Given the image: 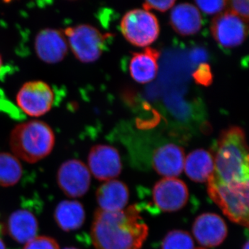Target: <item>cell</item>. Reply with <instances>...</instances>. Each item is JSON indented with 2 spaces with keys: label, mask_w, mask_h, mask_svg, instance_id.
<instances>
[{
  "label": "cell",
  "mask_w": 249,
  "mask_h": 249,
  "mask_svg": "<svg viewBox=\"0 0 249 249\" xmlns=\"http://www.w3.org/2000/svg\"><path fill=\"white\" fill-rule=\"evenodd\" d=\"M35 50L37 57L48 64L62 61L69 50L68 42L61 31L42 29L36 36Z\"/></svg>",
  "instance_id": "obj_11"
},
{
  "label": "cell",
  "mask_w": 249,
  "mask_h": 249,
  "mask_svg": "<svg viewBox=\"0 0 249 249\" xmlns=\"http://www.w3.org/2000/svg\"><path fill=\"white\" fill-rule=\"evenodd\" d=\"M160 54L157 49L150 47H147L143 52L132 53L129 67L132 78L142 84L155 79L158 72Z\"/></svg>",
  "instance_id": "obj_16"
},
{
  "label": "cell",
  "mask_w": 249,
  "mask_h": 249,
  "mask_svg": "<svg viewBox=\"0 0 249 249\" xmlns=\"http://www.w3.org/2000/svg\"><path fill=\"white\" fill-rule=\"evenodd\" d=\"M22 164L17 157L0 152V186L7 188L17 184L22 176Z\"/></svg>",
  "instance_id": "obj_20"
},
{
  "label": "cell",
  "mask_w": 249,
  "mask_h": 249,
  "mask_svg": "<svg viewBox=\"0 0 249 249\" xmlns=\"http://www.w3.org/2000/svg\"><path fill=\"white\" fill-rule=\"evenodd\" d=\"M96 196L100 209L117 212L124 210L128 203L129 192L125 183L112 179L100 186Z\"/></svg>",
  "instance_id": "obj_14"
},
{
  "label": "cell",
  "mask_w": 249,
  "mask_h": 249,
  "mask_svg": "<svg viewBox=\"0 0 249 249\" xmlns=\"http://www.w3.org/2000/svg\"><path fill=\"white\" fill-rule=\"evenodd\" d=\"M196 4L205 14L213 15L221 14L228 4L227 1H196Z\"/></svg>",
  "instance_id": "obj_23"
},
{
  "label": "cell",
  "mask_w": 249,
  "mask_h": 249,
  "mask_svg": "<svg viewBox=\"0 0 249 249\" xmlns=\"http://www.w3.org/2000/svg\"><path fill=\"white\" fill-rule=\"evenodd\" d=\"M88 166L90 173L99 181L112 180L121 173L120 154L110 145H94L88 155Z\"/></svg>",
  "instance_id": "obj_10"
},
{
  "label": "cell",
  "mask_w": 249,
  "mask_h": 249,
  "mask_svg": "<svg viewBox=\"0 0 249 249\" xmlns=\"http://www.w3.org/2000/svg\"><path fill=\"white\" fill-rule=\"evenodd\" d=\"M2 58H1V55H0V70H1V67H2Z\"/></svg>",
  "instance_id": "obj_29"
},
{
  "label": "cell",
  "mask_w": 249,
  "mask_h": 249,
  "mask_svg": "<svg viewBox=\"0 0 249 249\" xmlns=\"http://www.w3.org/2000/svg\"><path fill=\"white\" fill-rule=\"evenodd\" d=\"M63 34L72 53L77 60L84 63L96 61L102 55L106 39L110 37V35H103L89 24L67 28Z\"/></svg>",
  "instance_id": "obj_4"
},
{
  "label": "cell",
  "mask_w": 249,
  "mask_h": 249,
  "mask_svg": "<svg viewBox=\"0 0 249 249\" xmlns=\"http://www.w3.org/2000/svg\"><path fill=\"white\" fill-rule=\"evenodd\" d=\"M185 159L182 147L174 143L166 144L154 152L152 165L160 175L167 178H175L182 173Z\"/></svg>",
  "instance_id": "obj_13"
},
{
  "label": "cell",
  "mask_w": 249,
  "mask_h": 249,
  "mask_svg": "<svg viewBox=\"0 0 249 249\" xmlns=\"http://www.w3.org/2000/svg\"><path fill=\"white\" fill-rule=\"evenodd\" d=\"M175 1L168 0V1H146L142 4V7L145 11L149 10H156L160 12H165L171 9L175 5Z\"/></svg>",
  "instance_id": "obj_26"
},
{
  "label": "cell",
  "mask_w": 249,
  "mask_h": 249,
  "mask_svg": "<svg viewBox=\"0 0 249 249\" xmlns=\"http://www.w3.org/2000/svg\"><path fill=\"white\" fill-rule=\"evenodd\" d=\"M23 249H60L58 242L48 236H36L24 245Z\"/></svg>",
  "instance_id": "obj_22"
},
{
  "label": "cell",
  "mask_w": 249,
  "mask_h": 249,
  "mask_svg": "<svg viewBox=\"0 0 249 249\" xmlns=\"http://www.w3.org/2000/svg\"><path fill=\"white\" fill-rule=\"evenodd\" d=\"M243 249H249L248 241H247V242H246L245 245H244Z\"/></svg>",
  "instance_id": "obj_28"
},
{
  "label": "cell",
  "mask_w": 249,
  "mask_h": 249,
  "mask_svg": "<svg viewBox=\"0 0 249 249\" xmlns=\"http://www.w3.org/2000/svg\"><path fill=\"white\" fill-rule=\"evenodd\" d=\"M228 4L230 7L229 11L237 15L246 22H249V1L233 0V1H228Z\"/></svg>",
  "instance_id": "obj_25"
},
{
  "label": "cell",
  "mask_w": 249,
  "mask_h": 249,
  "mask_svg": "<svg viewBox=\"0 0 249 249\" xmlns=\"http://www.w3.org/2000/svg\"><path fill=\"white\" fill-rule=\"evenodd\" d=\"M85 217L86 214L83 204L76 200L61 201L54 213L57 225L65 232L79 229L84 224Z\"/></svg>",
  "instance_id": "obj_19"
},
{
  "label": "cell",
  "mask_w": 249,
  "mask_h": 249,
  "mask_svg": "<svg viewBox=\"0 0 249 249\" xmlns=\"http://www.w3.org/2000/svg\"><path fill=\"white\" fill-rule=\"evenodd\" d=\"M170 23L175 32L181 36H189L200 31L202 20L200 12L196 6L181 3L172 10Z\"/></svg>",
  "instance_id": "obj_15"
},
{
  "label": "cell",
  "mask_w": 249,
  "mask_h": 249,
  "mask_svg": "<svg viewBox=\"0 0 249 249\" xmlns=\"http://www.w3.org/2000/svg\"><path fill=\"white\" fill-rule=\"evenodd\" d=\"M57 183L65 196L70 198L81 197L89 191L91 173L81 160H68L59 168Z\"/></svg>",
  "instance_id": "obj_8"
},
{
  "label": "cell",
  "mask_w": 249,
  "mask_h": 249,
  "mask_svg": "<svg viewBox=\"0 0 249 249\" xmlns=\"http://www.w3.org/2000/svg\"><path fill=\"white\" fill-rule=\"evenodd\" d=\"M64 249H78L74 248V247H67V248H65Z\"/></svg>",
  "instance_id": "obj_30"
},
{
  "label": "cell",
  "mask_w": 249,
  "mask_h": 249,
  "mask_svg": "<svg viewBox=\"0 0 249 249\" xmlns=\"http://www.w3.org/2000/svg\"><path fill=\"white\" fill-rule=\"evenodd\" d=\"M55 134L47 123L34 120L22 123L13 129L10 147L18 160L35 163L50 155L55 146Z\"/></svg>",
  "instance_id": "obj_3"
},
{
  "label": "cell",
  "mask_w": 249,
  "mask_h": 249,
  "mask_svg": "<svg viewBox=\"0 0 249 249\" xmlns=\"http://www.w3.org/2000/svg\"><path fill=\"white\" fill-rule=\"evenodd\" d=\"M193 232L200 245L206 247H215L225 240L228 229L220 216L208 213L196 218L193 224Z\"/></svg>",
  "instance_id": "obj_12"
},
{
  "label": "cell",
  "mask_w": 249,
  "mask_h": 249,
  "mask_svg": "<svg viewBox=\"0 0 249 249\" xmlns=\"http://www.w3.org/2000/svg\"><path fill=\"white\" fill-rule=\"evenodd\" d=\"M0 249H6V246L4 245V242L0 238Z\"/></svg>",
  "instance_id": "obj_27"
},
{
  "label": "cell",
  "mask_w": 249,
  "mask_h": 249,
  "mask_svg": "<svg viewBox=\"0 0 249 249\" xmlns=\"http://www.w3.org/2000/svg\"><path fill=\"white\" fill-rule=\"evenodd\" d=\"M247 23L229 10L213 19L211 34L219 45L225 48H234L242 45L247 38Z\"/></svg>",
  "instance_id": "obj_7"
},
{
  "label": "cell",
  "mask_w": 249,
  "mask_h": 249,
  "mask_svg": "<svg viewBox=\"0 0 249 249\" xmlns=\"http://www.w3.org/2000/svg\"><path fill=\"white\" fill-rule=\"evenodd\" d=\"M213 156L214 171L207 181L211 199L225 211L248 206L249 154L244 129L232 126L223 130Z\"/></svg>",
  "instance_id": "obj_1"
},
{
  "label": "cell",
  "mask_w": 249,
  "mask_h": 249,
  "mask_svg": "<svg viewBox=\"0 0 249 249\" xmlns=\"http://www.w3.org/2000/svg\"><path fill=\"white\" fill-rule=\"evenodd\" d=\"M7 231L18 243L25 245L37 236L38 221L30 211L18 210L8 219Z\"/></svg>",
  "instance_id": "obj_17"
},
{
  "label": "cell",
  "mask_w": 249,
  "mask_h": 249,
  "mask_svg": "<svg viewBox=\"0 0 249 249\" xmlns=\"http://www.w3.org/2000/svg\"><path fill=\"white\" fill-rule=\"evenodd\" d=\"M162 249H196L194 242L188 232L174 230L168 232L162 242Z\"/></svg>",
  "instance_id": "obj_21"
},
{
  "label": "cell",
  "mask_w": 249,
  "mask_h": 249,
  "mask_svg": "<svg viewBox=\"0 0 249 249\" xmlns=\"http://www.w3.org/2000/svg\"><path fill=\"white\" fill-rule=\"evenodd\" d=\"M202 249V248H197V249Z\"/></svg>",
  "instance_id": "obj_31"
},
{
  "label": "cell",
  "mask_w": 249,
  "mask_h": 249,
  "mask_svg": "<svg viewBox=\"0 0 249 249\" xmlns=\"http://www.w3.org/2000/svg\"><path fill=\"white\" fill-rule=\"evenodd\" d=\"M193 77L196 83L209 86L213 82V75L211 67L208 64L202 63L193 73Z\"/></svg>",
  "instance_id": "obj_24"
},
{
  "label": "cell",
  "mask_w": 249,
  "mask_h": 249,
  "mask_svg": "<svg viewBox=\"0 0 249 249\" xmlns=\"http://www.w3.org/2000/svg\"><path fill=\"white\" fill-rule=\"evenodd\" d=\"M155 205L164 212H175L186 206L189 197L186 183L178 178H165L156 183L152 191Z\"/></svg>",
  "instance_id": "obj_9"
},
{
  "label": "cell",
  "mask_w": 249,
  "mask_h": 249,
  "mask_svg": "<svg viewBox=\"0 0 249 249\" xmlns=\"http://www.w3.org/2000/svg\"><path fill=\"white\" fill-rule=\"evenodd\" d=\"M16 102L28 116L40 117L49 112L53 106V89L50 85L41 80L27 82L18 91Z\"/></svg>",
  "instance_id": "obj_6"
},
{
  "label": "cell",
  "mask_w": 249,
  "mask_h": 249,
  "mask_svg": "<svg viewBox=\"0 0 249 249\" xmlns=\"http://www.w3.org/2000/svg\"><path fill=\"white\" fill-rule=\"evenodd\" d=\"M183 168L192 181L207 182L214 171L213 156L204 149L193 150L185 159Z\"/></svg>",
  "instance_id": "obj_18"
},
{
  "label": "cell",
  "mask_w": 249,
  "mask_h": 249,
  "mask_svg": "<svg viewBox=\"0 0 249 249\" xmlns=\"http://www.w3.org/2000/svg\"><path fill=\"white\" fill-rule=\"evenodd\" d=\"M121 30L129 43L136 47H145L157 40L160 27L155 15L138 9L131 10L124 15L121 22Z\"/></svg>",
  "instance_id": "obj_5"
},
{
  "label": "cell",
  "mask_w": 249,
  "mask_h": 249,
  "mask_svg": "<svg viewBox=\"0 0 249 249\" xmlns=\"http://www.w3.org/2000/svg\"><path fill=\"white\" fill-rule=\"evenodd\" d=\"M90 235L96 249H141L148 235V227L136 205L117 212L98 209Z\"/></svg>",
  "instance_id": "obj_2"
}]
</instances>
